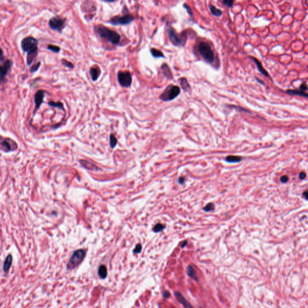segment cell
I'll return each mask as SVG.
<instances>
[{"mask_svg": "<svg viewBox=\"0 0 308 308\" xmlns=\"http://www.w3.org/2000/svg\"><path fill=\"white\" fill-rule=\"evenodd\" d=\"M38 40L33 37H27L21 42V48L24 52L27 53V63L30 66L38 54Z\"/></svg>", "mask_w": 308, "mask_h": 308, "instance_id": "cell-1", "label": "cell"}, {"mask_svg": "<svg viewBox=\"0 0 308 308\" xmlns=\"http://www.w3.org/2000/svg\"><path fill=\"white\" fill-rule=\"evenodd\" d=\"M197 50L199 54L205 62L210 64L215 62V57L214 53L208 42L205 41L199 42Z\"/></svg>", "mask_w": 308, "mask_h": 308, "instance_id": "cell-2", "label": "cell"}, {"mask_svg": "<svg viewBox=\"0 0 308 308\" xmlns=\"http://www.w3.org/2000/svg\"><path fill=\"white\" fill-rule=\"evenodd\" d=\"M98 34L113 45H118L121 41L120 35L115 31L111 30L105 27L98 26L97 28Z\"/></svg>", "mask_w": 308, "mask_h": 308, "instance_id": "cell-3", "label": "cell"}, {"mask_svg": "<svg viewBox=\"0 0 308 308\" xmlns=\"http://www.w3.org/2000/svg\"><path fill=\"white\" fill-rule=\"evenodd\" d=\"M167 31L169 39L173 45L176 47H184L185 45L187 40V34L185 33L179 34L174 28L170 25L167 27Z\"/></svg>", "mask_w": 308, "mask_h": 308, "instance_id": "cell-4", "label": "cell"}, {"mask_svg": "<svg viewBox=\"0 0 308 308\" xmlns=\"http://www.w3.org/2000/svg\"><path fill=\"white\" fill-rule=\"evenodd\" d=\"M180 92L181 89L178 86L170 84L160 95V99L163 101H170L175 99L180 94Z\"/></svg>", "mask_w": 308, "mask_h": 308, "instance_id": "cell-5", "label": "cell"}, {"mask_svg": "<svg viewBox=\"0 0 308 308\" xmlns=\"http://www.w3.org/2000/svg\"><path fill=\"white\" fill-rule=\"evenodd\" d=\"M85 255L86 252L84 250L80 249L76 250L73 253L67 264V268L73 269L78 266L83 261L85 257Z\"/></svg>", "mask_w": 308, "mask_h": 308, "instance_id": "cell-6", "label": "cell"}, {"mask_svg": "<svg viewBox=\"0 0 308 308\" xmlns=\"http://www.w3.org/2000/svg\"><path fill=\"white\" fill-rule=\"evenodd\" d=\"M119 83L124 87H128L132 83V75L129 71H119L118 74Z\"/></svg>", "mask_w": 308, "mask_h": 308, "instance_id": "cell-7", "label": "cell"}, {"mask_svg": "<svg viewBox=\"0 0 308 308\" xmlns=\"http://www.w3.org/2000/svg\"><path fill=\"white\" fill-rule=\"evenodd\" d=\"M66 22V19L58 16L51 18L48 22L49 27L53 30L61 33Z\"/></svg>", "mask_w": 308, "mask_h": 308, "instance_id": "cell-8", "label": "cell"}, {"mask_svg": "<svg viewBox=\"0 0 308 308\" xmlns=\"http://www.w3.org/2000/svg\"><path fill=\"white\" fill-rule=\"evenodd\" d=\"M134 21L133 16L130 14H127L123 16H115L110 19L109 22L114 25H128Z\"/></svg>", "mask_w": 308, "mask_h": 308, "instance_id": "cell-9", "label": "cell"}, {"mask_svg": "<svg viewBox=\"0 0 308 308\" xmlns=\"http://www.w3.org/2000/svg\"><path fill=\"white\" fill-rule=\"evenodd\" d=\"M13 65V62L10 60H7L3 66L0 65V81H3L6 76L9 70Z\"/></svg>", "mask_w": 308, "mask_h": 308, "instance_id": "cell-10", "label": "cell"}, {"mask_svg": "<svg viewBox=\"0 0 308 308\" xmlns=\"http://www.w3.org/2000/svg\"><path fill=\"white\" fill-rule=\"evenodd\" d=\"M44 96H45V92L42 90H38L35 93V95H34V103H35V106H36L35 111L37 110L38 108H39V107L43 103Z\"/></svg>", "mask_w": 308, "mask_h": 308, "instance_id": "cell-11", "label": "cell"}, {"mask_svg": "<svg viewBox=\"0 0 308 308\" xmlns=\"http://www.w3.org/2000/svg\"><path fill=\"white\" fill-rule=\"evenodd\" d=\"M250 58L253 60V61L256 64V66H257V68L259 70V71L265 76L266 77H270L269 75H268V73L267 72V71L263 67L260 61H259L256 58H255V57H250Z\"/></svg>", "mask_w": 308, "mask_h": 308, "instance_id": "cell-12", "label": "cell"}, {"mask_svg": "<svg viewBox=\"0 0 308 308\" xmlns=\"http://www.w3.org/2000/svg\"><path fill=\"white\" fill-rule=\"evenodd\" d=\"M12 261H13V257L11 254H9L7 256V257L3 263V271L5 273L9 272V270L12 265Z\"/></svg>", "mask_w": 308, "mask_h": 308, "instance_id": "cell-13", "label": "cell"}, {"mask_svg": "<svg viewBox=\"0 0 308 308\" xmlns=\"http://www.w3.org/2000/svg\"><path fill=\"white\" fill-rule=\"evenodd\" d=\"M90 74L93 81H96L101 74V70L97 66H94L90 69Z\"/></svg>", "mask_w": 308, "mask_h": 308, "instance_id": "cell-14", "label": "cell"}, {"mask_svg": "<svg viewBox=\"0 0 308 308\" xmlns=\"http://www.w3.org/2000/svg\"><path fill=\"white\" fill-rule=\"evenodd\" d=\"M161 68L162 69V71H163L164 75L166 76V78L167 79L171 80L173 78V75L171 72V70L167 64H163Z\"/></svg>", "mask_w": 308, "mask_h": 308, "instance_id": "cell-15", "label": "cell"}, {"mask_svg": "<svg viewBox=\"0 0 308 308\" xmlns=\"http://www.w3.org/2000/svg\"><path fill=\"white\" fill-rule=\"evenodd\" d=\"M175 295L176 297L178 300L182 303L185 307H191L192 306L190 304V303L185 300V298L181 295V294L179 292H175Z\"/></svg>", "mask_w": 308, "mask_h": 308, "instance_id": "cell-16", "label": "cell"}, {"mask_svg": "<svg viewBox=\"0 0 308 308\" xmlns=\"http://www.w3.org/2000/svg\"><path fill=\"white\" fill-rule=\"evenodd\" d=\"M187 273L188 276L189 277H190L191 278H192V279H194L195 281L198 280L196 273L195 270V269L192 266H191V265L188 266V267L187 268Z\"/></svg>", "mask_w": 308, "mask_h": 308, "instance_id": "cell-17", "label": "cell"}, {"mask_svg": "<svg viewBox=\"0 0 308 308\" xmlns=\"http://www.w3.org/2000/svg\"><path fill=\"white\" fill-rule=\"evenodd\" d=\"M243 158L240 156H234V155H229L225 158V161L227 163H239L242 160Z\"/></svg>", "mask_w": 308, "mask_h": 308, "instance_id": "cell-18", "label": "cell"}, {"mask_svg": "<svg viewBox=\"0 0 308 308\" xmlns=\"http://www.w3.org/2000/svg\"><path fill=\"white\" fill-rule=\"evenodd\" d=\"M287 93L289 95H297L300 96H303L305 98H307L308 95L306 93L303 91L298 90H288Z\"/></svg>", "mask_w": 308, "mask_h": 308, "instance_id": "cell-19", "label": "cell"}, {"mask_svg": "<svg viewBox=\"0 0 308 308\" xmlns=\"http://www.w3.org/2000/svg\"><path fill=\"white\" fill-rule=\"evenodd\" d=\"M80 163H81V164L85 168H86L87 169H89V170H98V168L96 167V166H95L94 164H93L92 163L88 161H86V160H81L80 161Z\"/></svg>", "mask_w": 308, "mask_h": 308, "instance_id": "cell-20", "label": "cell"}, {"mask_svg": "<svg viewBox=\"0 0 308 308\" xmlns=\"http://www.w3.org/2000/svg\"><path fill=\"white\" fill-rule=\"evenodd\" d=\"M180 84H181V87L182 88V89L185 91V92H188L189 90H190L191 89V87H190V86L189 85L187 80L186 78H182L180 79Z\"/></svg>", "mask_w": 308, "mask_h": 308, "instance_id": "cell-21", "label": "cell"}, {"mask_svg": "<svg viewBox=\"0 0 308 308\" xmlns=\"http://www.w3.org/2000/svg\"><path fill=\"white\" fill-rule=\"evenodd\" d=\"M98 275L102 279H105L107 276V268L104 265H101L98 270Z\"/></svg>", "mask_w": 308, "mask_h": 308, "instance_id": "cell-22", "label": "cell"}, {"mask_svg": "<svg viewBox=\"0 0 308 308\" xmlns=\"http://www.w3.org/2000/svg\"><path fill=\"white\" fill-rule=\"evenodd\" d=\"M150 53L153 57H155V58H161V57L164 58L165 57L163 53L161 51H160V50H157L155 48L150 49Z\"/></svg>", "mask_w": 308, "mask_h": 308, "instance_id": "cell-23", "label": "cell"}, {"mask_svg": "<svg viewBox=\"0 0 308 308\" xmlns=\"http://www.w3.org/2000/svg\"><path fill=\"white\" fill-rule=\"evenodd\" d=\"M210 9L211 10V12L212 13V14L215 16H217V17H220L221 16L223 12L221 10H220V9H217L216 7H215L213 5H210Z\"/></svg>", "mask_w": 308, "mask_h": 308, "instance_id": "cell-24", "label": "cell"}, {"mask_svg": "<svg viewBox=\"0 0 308 308\" xmlns=\"http://www.w3.org/2000/svg\"><path fill=\"white\" fill-rule=\"evenodd\" d=\"M48 104L49 106H51V107H56V108H60V109H61V110H64L63 105L60 102H55L54 101H50Z\"/></svg>", "mask_w": 308, "mask_h": 308, "instance_id": "cell-25", "label": "cell"}, {"mask_svg": "<svg viewBox=\"0 0 308 308\" xmlns=\"http://www.w3.org/2000/svg\"><path fill=\"white\" fill-rule=\"evenodd\" d=\"M118 143V140L113 134H111L110 136V144L111 148H114Z\"/></svg>", "mask_w": 308, "mask_h": 308, "instance_id": "cell-26", "label": "cell"}, {"mask_svg": "<svg viewBox=\"0 0 308 308\" xmlns=\"http://www.w3.org/2000/svg\"><path fill=\"white\" fill-rule=\"evenodd\" d=\"M1 146H2V148L5 151V152H9L10 150H11V147H10V145L9 144V143L5 140L4 141H2V143H1Z\"/></svg>", "mask_w": 308, "mask_h": 308, "instance_id": "cell-27", "label": "cell"}, {"mask_svg": "<svg viewBox=\"0 0 308 308\" xmlns=\"http://www.w3.org/2000/svg\"><path fill=\"white\" fill-rule=\"evenodd\" d=\"M47 48L48 50L54 52V53H58L60 51V48L59 47H57V46H56V45H48L47 47Z\"/></svg>", "mask_w": 308, "mask_h": 308, "instance_id": "cell-28", "label": "cell"}, {"mask_svg": "<svg viewBox=\"0 0 308 308\" xmlns=\"http://www.w3.org/2000/svg\"><path fill=\"white\" fill-rule=\"evenodd\" d=\"M164 228H165V227H164V225L159 223V224H157V225L155 226V227H154L153 229V230L155 232H160V231H161L162 230H163Z\"/></svg>", "mask_w": 308, "mask_h": 308, "instance_id": "cell-29", "label": "cell"}, {"mask_svg": "<svg viewBox=\"0 0 308 308\" xmlns=\"http://www.w3.org/2000/svg\"><path fill=\"white\" fill-rule=\"evenodd\" d=\"M183 6H184V8H185V9H186L187 13H188V15H190V17H191V20L193 21V13H192V9H191V7H190L188 5H187V4H184Z\"/></svg>", "mask_w": 308, "mask_h": 308, "instance_id": "cell-30", "label": "cell"}, {"mask_svg": "<svg viewBox=\"0 0 308 308\" xmlns=\"http://www.w3.org/2000/svg\"><path fill=\"white\" fill-rule=\"evenodd\" d=\"M203 210L206 211V212H209V211H213L214 210V204L212 203H210L208 204H207L204 208Z\"/></svg>", "mask_w": 308, "mask_h": 308, "instance_id": "cell-31", "label": "cell"}, {"mask_svg": "<svg viewBox=\"0 0 308 308\" xmlns=\"http://www.w3.org/2000/svg\"><path fill=\"white\" fill-rule=\"evenodd\" d=\"M234 0H223V4L229 8H232L234 4Z\"/></svg>", "mask_w": 308, "mask_h": 308, "instance_id": "cell-32", "label": "cell"}, {"mask_svg": "<svg viewBox=\"0 0 308 308\" xmlns=\"http://www.w3.org/2000/svg\"><path fill=\"white\" fill-rule=\"evenodd\" d=\"M61 63H62V64H63L64 66H66V67H68V68L73 69V68L74 67L73 64L71 62L68 61L67 60H65V59H62V60H61Z\"/></svg>", "mask_w": 308, "mask_h": 308, "instance_id": "cell-33", "label": "cell"}, {"mask_svg": "<svg viewBox=\"0 0 308 308\" xmlns=\"http://www.w3.org/2000/svg\"><path fill=\"white\" fill-rule=\"evenodd\" d=\"M41 64V63L39 61V62L37 63L36 64H35L34 65H33V66L30 68V72H31V73H33V72H35L37 71V70H38V68L40 67Z\"/></svg>", "mask_w": 308, "mask_h": 308, "instance_id": "cell-34", "label": "cell"}, {"mask_svg": "<svg viewBox=\"0 0 308 308\" xmlns=\"http://www.w3.org/2000/svg\"><path fill=\"white\" fill-rule=\"evenodd\" d=\"M141 248H142V247H141V244H137V245L136 246L135 248L134 249V251H133V252H134V253H140V252H141Z\"/></svg>", "mask_w": 308, "mask_h": 308, "instance_id": "cell-35", "label": "cell"}, {"mask_svg": "<svg viewBox=\"0 0 308 308\" xmlns=\"http://www.w3.org/2000/svg\"><path fill=\"white\" fill-rule=\"evenodd\" d=\"M300 90H301V91H303V92L306 91L307 89V87L306 83H302L301 85L300 86Z\"/></svg>", "mask_w": 308, "mask_h": 308, "instance_id": "cell-36", "label": "cell"}, {"mask_svg": "<svg viewBox=\"0 0 308 308\" xmlns=\"http://www.w3.org/2000/svg\"><path fill=\"white\" fill-rule=\"evenodd\" d=\"M289 180V178L286 175H284V176H282L281 178V181L283 183H287Z\"/></svg>", "mask_w": 308, "mask_h": 308, "instance_id": "cell-37", "label": "cell"}, {"mask_svg": "<svg viewBox=\"0 0 308 308\" xmlns=\"http://www.w3.org/2000/svg\"><path fill=\"white\" fill-rule=\"evenodd\" d=\"M306 178V173H305V172H301L300 173V175H299V178H300V179H301V180H303V179H304Z\"/></svg>", "mask_w": 308, "mask_h": 308, "instance_id": "cell-38", "label": "cell"}, {"mask_svg": "<svg viewBox=\"0 0 308 308\" xmlns=\"http://www.w3.org/2000/svg\"><path fill=\"white\" fill-rule=\"evenodd\" d=\"M178 182H179V184H184V182H185V178H184V177H180V178H179V179H178Z\"/></svg>", "mask_w": 308, "mask_h": 308, "instance_id": "cell-39", "label": "cell"}, {"mask_svg": "<svg viewBox=\"0 0 308 308\" xmlns=\"http://www.w3.org/2000/svg\"><path fill=\"white\" fill-rule=\"evenodd\" d=\"M3 54H4L3 51L2 50V49L1 48H0V59H2L3 58Z\"/></svg>", "mask_w": 308, "mask_h": 308, "instance_id": "cell-40", "label": "cell"}, {"mask_svg": "<svg viewBox=\"0 0 308 308\" xmlns=\"http://www.w3.org/2000/svg\"><path fill=\"white\" fill-rule=\"evenodd\" d=\"M164 297L165 298H168L170 297V293L168 292V291H165V292L164 293Z\"/></svg>", "mask_w": 308, "mask_h": 308, "instance_id": "cell-41", "label": "cell"}, {"mask_svg": "<svg viewBox=\"0 0 308 308\" xmlns=\"http://www.w3.org/2000/svg\"><path fill=\"white\" fill-rule=\"evenodd\" d=\"M303 195L304 196V198L307 200V191H305L303 192Z\"/></svg>", "mask_w": 308, "mask_h": 308, "instance_id": "cell-42", "label": "cell"}, {"mask_svg": "<svg viewBox=\"0 0 308 308\" xmlns=\"http://www.w3.org/2000/svg\"><path fill=\"white\" fill-rule=\"evenodd\" d=\"M187 241H184V244H182L181 247H185V246L187 245Z\"/></svg>", "mask_w": 308, "mask_h": 308, "instance_id": "cell-43", "label": "cell"}, {"mask_svg": "<svg viewBox=\"0 0 308 308\" xmlns=\"http://www.w3.org/2000/svg\"><path fill=\"white\" fill-rule=\"evenodd\" d=\"M103 1H106L108 2H113V1H115V0H103Z\"/></svg>", "mask_w": 308, "mask_h": 308, "instance_id": "cell-44", "label": "cell"}]
</instances>
